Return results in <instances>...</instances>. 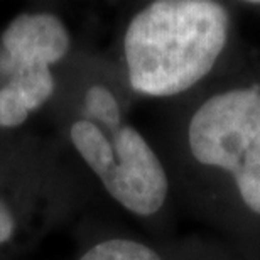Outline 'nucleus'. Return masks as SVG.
<instances>
[{
	"instance_id": "6",
	"label": "nucleus",
	"mask_w": 260,
	"mask_h": 260,
	"mask_svg": "<svg viewBox=\"0 0 260 260\" xmlns=\"http://www.w3.org/2000/svg\"><path fill=\"white\" fill-rule=\"evenodd\" d=\"M78 115L96 122L103 127H117L123 122L122 107L110 88L105 85H90L85 88Z\"/></svg>"
},
{
	"instance_id": "2",
	"label": "nucleus",
	"mask_w": 260,
	"mask_h": 260,
	"mask_svg": "<svg viewBox=\"0 0 260 260\" xmlns=\"http://www.w3.org/2000/svg\"><path fill=\"white\" fill-rule=\"evenodd\" d=\"M73 36L53 9L19 12L0 30V139L22 134L59 90V68L71 54Z\"/></svg>"
},
{
	"instance_id": "3",
	"label": "nucleus",
	"mask_w": 260,
	"mask_h": 260,
	"mask_svg": "<svg viewBox=\"0 0 260 260\" xmlns=\"http://www.w3.org/2000/svg\"><path fill=\"white\" fill-rule=\"evenodd\" d=\"M56 144L29 134L0 139V257L39 242L70 205Z\"/></svg>"
},
{
	"instance_id": "4",
	"label": "nucleus",
	"mask_w": 260,
	"mask_h": 260,
	"mask_svg": "<svg viewBox=\"0 0 260 260\" xmlns=\"http://www.w3.org/2000/svg\"><path fill=\"white\" fill-rule=\"evenodd\" d=\"M66 140L105 191L137 216L162 210L169 179L159 155L137 128L122 122L103 127L78 115L66 123Z\"/></svg>"
},
{
	"instance_id": "7",
	"label": "nucleus",
	"mask_w": 260,
	"mask_h": 260,
	"mask_svg": "<svg viewBox=\"0 0 260 260\" xmlns=\"http://www.w3.org/2000/svg\"><path fill=\"white\" fill-rule=\"evenodd\" d=\"M78 260H162V257L142 242L117 237L95 243Z\"/></svg>"
},
{
	"instance_id": "5",
	"label": "nucleus",
	"mask_w": 260,
	"mask_h": 260,
	"mask_svg": "<svg viewBox=\"0 0 260 260\" xmlns=\"http://www.w3.org/2000/svg\"><path fill=\"white\" fill-rule=\"evenodd\" d=\"M188 142L200 164L228 171L243 203L260 215V91L228 90L191 117Z\"/></svg>"
},
{
	"instance_id": "1",
	"label": "nucleus",
	"mask_w": 260,
	"mask_h": 260,
	"mask_svg": "<svg viewBox=\"0 0 260 260\" xmlns=\"http://www.w3.org/2000/svg\"><path fill=\"white\" fill-rule=\"evenodd\" d=\"M226 9L211 0H157L130 19L123 59L130 88L145 96H174L203 80L228 39Z\"/></svg>"
}]
</instances>
